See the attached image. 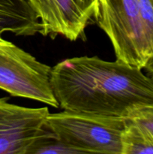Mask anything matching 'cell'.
<instances>
[{
  "label": "cell",
  "instance_id": "11",
  "mask_svg": "<svg viewBox=\"0 0 153 154\" xmlns=\"http://www.w3.org/2000/svg\"><path fill=\"white\" fill-rule=\"evenodd\" d=\"M143 69L145 70L146 75H148L153 81V57L148 60Z\"/></svg>",
  "mask_w": 153,
  "mask_h": 154
},
{
  "label": "cell",
  "instance_id": "4",
  "mask_svg": "<svg viewBox=\"0 0 153 154\" xmlns=\"http://www.w3.org/2000/svg\"><path fill=\"white\" fill-rule=\"evenodd\" d=\"M52 68L0 36V89L53 108L58 103L50 83Z\"/></svg>",
  "mask_w": 153,
  "mask_h": 154
},
{
  "label": "cell",
  "instance_id": "2",
  "mask_svg": "<svg viewBox=\"0 0 153 154\" xmlns=\"http://www.w3.org/2000/svg\"><path fill=\"white\" fill-rule=\"evenodd\" d=\"M126 119L64 111L49 114L45 129L77 153L122 154Z\"/></svg>",
  "mask_w": 153,
  "mask_h": 154
},
{
  "label": "cell",
  "instance_id": "9",
  "mask_svg": "<svg viewBox=\"0 0 153 154\" xmlns=\"http://www.w3.org/2000/svg\"><path fill=\"white\" fill-rule=\"evenodd\" d=\"M74 149L62 142L52 132L44 129L30 147L27 154H74Z\"/></svg>",
  "mask_w": 153,
  "mask_h": 154
},
{
  "label": "cell",
  "instance_id": "1",
  "mask_svg": "<svg viewBox=\"0 0 153 154\" xmlns=\"http://www.w3.org/2000/svg\"><path fill=\"white\" fill-rule=\"evenodd\" d=\"M50 83L64 111L126 119L133 108L153 103V81L142 69L97 57L68 58L51 69Z\"/></svg>",
  "mask_w": 153,
  "mask_h": 154
},
{
  "label": "cell",
  "instance_id": "5",
  "mask_svg": "<svg viewBox=\"0 0 153 154\" xmlns=\"http://www.w3.org/2000/svg\"><path fill=\"white\" fill-rule=\"evenodd\" d=\"M38 17L40 34L55 38L61 35L74 42L85 38L99 0H26Z\"/></svg>",
  "mask_w": 153,
  "mask_h": 154
},
{
  "label": "cell",
  "instance_id": "10",
  "mask_svg": "<svg viewBox=\"0 0 153 154\" xmlns=\"http://www.w3.org/2000/svg\"><path fill=\"white\" fill-rule=\"evenodd\" d=\"M126 119L145 126L153 133V103L135 107Z\"/></svg>",
  "mask_w": 153,
  "mask_h": 154
},
{
  "label": "cell",
  "instance_id": "6",
  "mask_svg": "<svg viewBox=\"0 0 153 154\" xmlns=\"http://www.w3.org/2000/svg\"><path fill=\"white\" fill-rule=\"evenodd\" d=\"M0 98V154H27L44 129L49 109L26 108Z\"/></svg>",
  "mask_w": 153,
  "mask_h": 154
},
{
  "label": "cell",
  "instance_id": "3",
  "mask_svg": "<svg viewBox=\"0 0 153 154\" xmlns=\"http://www.w3.org/2000/svg\"><path fill=\"white\" fill-rule=\"evenodd\" d=\"M94 20L110 41L117 60L143 69L152 55L140 0H99Z\"/></svg>",
  "mask_w": 153,
  "mask_h": 154
},
{
  "label": "cell",
  "instance_id": "8",
  "mask_svg": "<svg viewBox=\"0 0 153 154\" xmlns=\"http://www.w3.org/2000/svg\"><path fill=\"white\" fill-rule=\"evenodd\" d=\"M121 143L122 154L153 153L152 132L128 119H126Z\"/></svg>",
  "mask_w": 153,
  "mask_h": 154
},
{
  "label": "cell",
  "instance_id": "7",
  "mask_svg": "<svg viewBox=\"0 0 153 154\" xmlns=\"http://www.w3.org/2000/svg\"><path fill=\"white\" fill-rule=\"evenodd\" d=\"M40 31V20L26 0H0V36L5 32L29 36Z\"/></svg>",
  "mask_w": 153,
  "mask_h": 154
}]
</instances>
